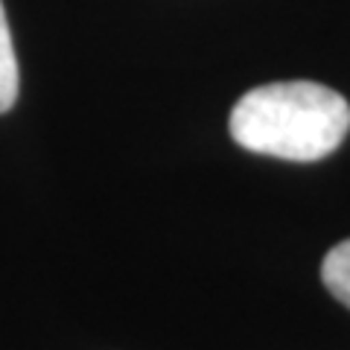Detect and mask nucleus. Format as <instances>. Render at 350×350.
Segmentation results:
<instances>
[{
	"mask_svg": "<svg viewBox=\"0 0 350 350\" xmlns=\"http://www.w3.org/2000/svg\"><path fill=\"white\" fill-rule=\"evenodd\" d=\"M321 280L333 298L350 310V239H342L333 251H327L321 262Z\"/></svg>",
	"mask_w": 350,
	"mask_h": 350,
	"instance_id": "7ed1b4c3",
	"label": "nucleus"
},
{
	"mask_svg": "<svg viewBox=\"0 0 350 350\" xmlns=\"http://www.w3.org/2000/svg\"><path fill=\"white\" fill-rule=\"evenodd\" d=\"M15 100H18V56H15L12 32H9L3 0H0V114L9 111Z\"/></svg>",
	"mask_w": 350,
	"mask_h": 350,
	"instance_id": "f03ea898",
	"label": "nucleus"
},
{
	"mask_svg": "<svg viewBox=\"0 0 350 350\" xmlns=\"http://www.w3.org/2000/svg\"><path fill=\"white\" fill-rule=\"evenodd\" d=\"M228 129L239 146L257 155L321 161L347 137L350 105L319 82H271L239 96Z\"/></svg>",
	"mask_w": 350,
	"mask_h": 350,
	"instance_id": "f257e3e1",
	"label": "nucleus"
}]
</instances>
